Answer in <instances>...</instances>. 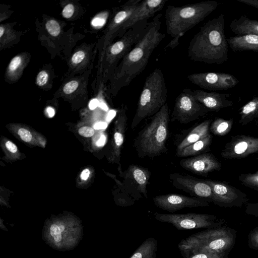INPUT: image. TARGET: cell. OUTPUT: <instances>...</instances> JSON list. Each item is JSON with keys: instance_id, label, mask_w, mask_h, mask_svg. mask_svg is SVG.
Wrapping results in <instances>:
<instances>
[{"instance_id": "cell-1", "label": "cell", "mask_w": 258, "mask_h": 258, "mask_svg": "<svg viewBox=\"0 0 258 258\" xmlns=\"http://www.w3.org/2000/svg\"><path fill=\"white\" fill-rule=\"evenodd\" d=\"M161 16L159 13L154 17L144 36L122 59L113 78L115 93L128 86L145 70L153 52L165 37L160 31Z\"/></svg>"}, {"instance_id": "cell-2", "label": "cell", "mask_w": 258, "mask_h": 258, "mask_svg": "<svg viewBox=\"0 0 258 258\" xmlns=\"http://www.w3.org/2000/svg\"><path fill=\"white\" fill-rule=\"evenodd\" d=\"M223 14L209 20L190 40L187 55L194 61L221 64L228 59V44L224 33Z\"/></svg>"}, {"instance_id": "cell-3", "label": "cell", "mask_w": 258, "mask_h": 258, "mask_svg": "<svg viewBox=\"0 0 258 258\" xmlns=\"http://www.w3.org/2000/svg\"><path fill=\"white\" fill-rule=\"evenodd\" d=\"M219 3L215 1H203L177 7L168 5L165 12L167 33L172 37L165 49H173L179 39L215 10Z\"/></svg>"}, {"instance_id": "cell-4", "label": "cell", "mask_w": 258, "mask_h": 258, "mask_svg": "<svg viewBox=\"0 0 258 258\" xmlns=\"http://www.w3.org/2000/svg\"><path fill=\"white\" fill-rule=\"evenodd\" d=\"M169 120V107L166 103L135 139L134 146L140 158H154L167 152Z\"/></svg>"}, {"instance_id": "cell-5", "label": "cell", "mask_w": 258, "mask_h": 258, "mask_svg": "<svg viewBox=\"0 0 258 258\" xmlns=\"http://www.w3.org/2000/svg\"><path fill=\"white\" fill-rule=\"evenodd\" d=\"M236 235L232 228H208L182 239L178 247L179 251L228 254L234 246Z\"/></svg>"}, {"instance_id": "cell-6", "label": "cell", "mask_w": 258, "mask_h": 258, "mask_svg": "<svg viewBox=\"0 0 258 258\" xmlns=\"http://www.w3.org/2000/svg\"><path fill=\"white\" fill-rule=\"evenodd\" d=\"M167 89L163 73L155 69L146 78L131 123L135 129L145 118L157 113L166 103Z\"/></svg>"}, {"instance_id": "cell-7", "label": "cell", "mask_w": 258, "mask_h": 258, "mask_svg": "<svg viewBox=\"0 0 258 258\" xmlns=\"http://www.w3.org/2000/svg\"><path fill=\"white\" fill-rule=\"evenodd\" d=\"M81 224L74 221L55 220L45 224L43 233L45 240L59 250L74 248L81 239Z\"/></svg>"}, {"instance_id": "cell-8", "label": "cell", "mask_w": 258, "mask_h": 258, "mask_svg": "<svg viewBox=\"0 0 258 258\" xmlns=\"http://www.w3.org/2000/svg\"><path fill=\"white\" fill-rule=\"evenodd\" d=\"M123 192L122 206H130L143 197L148 199L147 185L151 173L147 168L130 164L122 173Z\"/></svg>"}, {"instance_id": "cell-9", "label": "cell", "mask_w": 258, "mask_h": 258, "mask_svg": "<svg viewBox=\"0 0 258 258\" xmlns=\"http://www.w3.org/2000/svg\"><path fill=\"white\" fill-rule=\"evenodd\" d=\"M156 220L172 224L179 230L213 228L221 227L226 221L210 214L200 213L154 214Z\"/></svg>"}, {"instance_id": "cell-10", "label": "cell", "mask_w": 258, "mask_h": 258, "mask_svg": "<svg viewBox=\"0 0 258 258\" xmlns=\"http://www.w3.org/2000/svg\"><path fill=\"white\" fill-rule=\"evenodd\" d=\"M188 88L183 89L175 99L172 121L187 124L205 115L209 110L198 102Z\"/></svg>"}, {"instance_id": "cell-11", "label": "cell", "mask_w": 258, "mask_h": 258, "mask_svg": "<svg viewBox=\"0 0 258 258\" xmlns=\"http://www.w3.org/2000/svg\"><path fill=\"white\" fill-rule=\"evenodd\" d=\"M187 78L202 89L222 91L235 87L238 80L231 74L225 73L204 72L188 75Z\"/></svg>"}, {"instance_id": "cell-12", "label": "cell", "mask_w": 258, "mask_h": 258, "mask_svg": "<svg viewBox=\"0 0 258 258\" xmlns=\"http://www.w3.org/2000/svg\"><path fill=\"white\" fill-rule=\"evenodd\" d=\"M172 185L194 197H197L214 203L215 197L211 186L204 179L189 175L174 173L169 175Z\"/></svg>"}, {"instance_id": "cell-13", "label": "cell", "mask_w": 258, "mask_h": 258, "mask_svg": "<svg viewBox=\"0 0 258 258\" xmlns=\"http://www.w3.org/2000/svg\"><path fill=\"white\" fill-rule=\"evenodd\" d=\"M154 205L158 208L174 212L185 208H196L209 206V202L197 197L170 194L157 196L153 198Z\"/></svg>"}, {"instance_id": "cell-14", "label": "cell", "mask_w": 258, "mask_h": 258, "mask_svg": "<svg viewBox=\"0 0 258 258\" xmlns=\"http://www.w3.org/2000/svg\"><path fill=\"white\" fill-rule=\"evenodd\" d=\"M204 180L212 189L215 205L220 207H238L246 201V195L227 183L211 179Z\"/></svg>"}, {"instance_id": "cell-15", "label": "cell", "mask_w": 258, "mask_h": 258, "mask_svg": "<svg viewBox=\"0 0 258 258\" xmlns=\"http://www.w3.org/2000/svg\"><path fill=\"white\" fill-rule=\"evenodd\" d=\"M168 0L142 1L136 9L123 24L119 31L121 37L126 32L137 23L148 20L162 10Z\"/></svg>"}, {"instance_id": "cell-16", "label": "cell", "mask_w": 258, "mask_h": 258, "mask_svg": "<svg viewBox=\"0 0 258 258\" xmlns=\"http://www.w3.org/2000/svg\"><path fill=\"white\" fill-rule=\"evenodd\" d=\"M258 152V138L240 135L234 137L227 143L221 156L226 159L245 157Z\"/></svg>"}, {"instance_id": "cell-17", "label": "cell", "mask_w": 258, "mask_h": 258, "mask_svg": "<svg viewBox=\"0 0 258 258\" xmlns=\"http://www.w3.org/2000/svg\"><path fill=\"white\" fill-rule=\"evenodd\" d=\"M179 165L194 174L205 176L215 170H220L222 165L211 153H203L181 160Z\"/></svg>"}, {"instance_id": "cell-18", "label": "cell", "mask_w": 258, "mask_h": 258, "mask_svg": "<svg viewBox=\"0 0 258 258\" xmlns=\"http://www.w3.org/2000/svg\"><path fill=\"white\" fill-rule=\"evenodd\" d=\"M191 93L195 99L209 111H218L233 104L228 99L231 96L229 93L208 92L201 90H194Z\"/></svg>"}, {"instance_id": "cell-19", "label": "cell", "mask_w": 258, "mask_h": 258, "mask_svg": "<svg viewBox=\"0 0 258 258\" xmlns=\"http://www.w3.org/2000/svg\"><path fill=\"white\" fill-rule=\"evenodd\" d=\"M126 110V105L122 104L116 121L115 130L113 134L114 154L115 158L118 161L120 159L121 149L123 145L127 127Z\"/></svg>"}, {"instance_id": "cell-20", "label": "cell", "mask_w": 258, "mask_h": 258, "mask_svg": "<svg viewBox=\"0 0 258 258\" xmlns=\"http://www.w3.org/2000/svg\"><path fill=\"white\" fill-rule=\"evenodd\" d=\"M232 51H253L258 52V35L246 34L231 36L227 38Z\"/></svg>"}, {"instance_id": "cell-21", "label": "cell", "mask_w": 258, "mask_h": 258, "mask_svg": "<svg viewBox=\"0 0 258 258\" xmlns=\"http://www.w3.org/2000/svg\"><path fill=\"white\" fill-rule=\"evenodd\" d=\"M229 26L230 30L237 35H258V20L250 19L244 15L238 19H234Z\"/></svg>"}, {"instance_id": "cell-22", "label": "cell", "mask_w": 258, "mask_h": 258, "mask_svg": "<svg viewBox=\"0 0 258 258\" xmlns=\"http://www.w3.org/2000/svg\"><path fill=\"white\" fill-rule=\"evenodd\" d=\"M212 121L207 119L194 127L177 146L176 152L208 136Z\"/></svg>"}, {"instance_id": "cell-23", "label": "cell", "mask_w": 258, "mask_h": 258, "mask_svg": "<svg viewBox=\"0 0 258 258\" xmlns=\"http://www.w3.org/2000/svg\"><path fill=\"white\" fill-rule=\"evenodd\" d=\"M212 138V136L209 134L206 137L185 147L180 152H176L175 155L178 157H185L200 155L209 148L211 143Z\"/></svg>"}, {"instance_id": "cell-24", "label": "cell", "mask_w": 258, "mask_h": 258, "mask_svg": "<svg viewBox=\"0 0 258 258\" xmlns=\"http://www.w3.org/2000/svg\"><path fill=\"white\" fill-rule=\"evenodd\" d=\"M157 241L153 237L147 238L130 258H156Z\"/></svg>"}, {"instance_id": "cell-25", "label": "cell", "mask_w": 258, "mask_h": 258, "mask_svg": "<svg viewBox=\"0 0 258 258\" xmlns=\"http://www.w3.org/2000/svg\"><path fill=\"white\" fill-rule=\"evenodd\" d=\"M240 120L242 124H247L255 119H258V96L253 98L244 104L239 112Z\"/></svg>"}, {"instance_id": "cell-26", "label": "cell", "mask_w": 258, "mask_h": 258, "mask_svg": "<svg viewBox=\"0 0 258 258\" xmlns=\"http://www.w3.org/2000/svg\"><path fill=\"white\" fill-rule=\"evenodd\" d=\"M232 125L231 120H225L218 118L215 119L210 126V130L217 136H224L231 130Z\"/></svg>"}, {"instance_id": "cell-27", "label": "cell", "mask_w": 258, "mask_h": 258, "mask_svg": "<svg viewBox=\"0 0 258 258\" xmlns=\"http://www.w3.org/2000/svg\"><path fill=\"white\" fill-rule=\"evenodd\" d=\"M183 258H228V254L180 251Z\"/></svg>"}, {"instance_id": "cell-28", "label": "cell", "mask_w": 258, "mask_h": 258, "mask_svg": "<svg viewBox=\"0 0 258 258\" xmlns=\"http://www.w3.org/2000/svg\"><path fill=\"white\" fill-rule=\"evenodd\" d=\"M239 179L245 186L258 189V171L254 173L241 174Z\"/></svg>"}, {"instance_id": "cell-29", "label": "cell", "mask_w": 258, "mask_h": 258, "mask_svg": "<svg viewBox=\"0 0 258 258\" xmlns=\"http://www.w3.org/2000/svg\"><path fill=\"white\" fill-rule=\"evenodd\" d=\"M248 245L252 249L258 250V227L253 229L248 234Z\"/></svg>"}, {"instance_id": "cell-30", "label": "cell", "mask_w": 258, "mask_h": 258, "mask_svg": "<svg viewBox=\"0 0 258 258\" xmlns=\"http://www.w3.org/2000/svg\"><path fill=\"white\" fill-rule=\"evenodd\" d=\"M48 33L53 36H57L60 32V27L58 22L54 20H50L45 25Z\"/></svg>"}, {"instance_id": "cell-31", "label": "cell", "mask_w": 258, "mask_h": 258, "mask_svg": "<svg viewBox=\"0 0 258 258\" xmlns=\"http://www.w3.org/2000/svg\"><path fill=\"white\" fill-rule=\"evenodd\" d=\"M78 87V83L76 81H72L67 83L63 88V91L66 94H69L74 92Z\"/></svg>"}, {"instance_id": "cell-32", "label": "cell", "mask_w": 258, "mask_h": 258, "mask_svg": "<svg viewBox=\"0 0 258 258\" xmlns=\"http://www.w3.org/2000/svg\"><path fill=\"white\" fill-rule=\"evenodd\" d=\"M48 75L44 71H42L39 73L36 78V83L39 86L45 85L48 80Z\"/></svg>"}, {"instance_id": "cell-33", "label": "cell", "mask_w": 258, "mask_h": 258, "mask_svg": "<svg viewBox=\"0 0 258 258\" xmlns=\"http://www.w3.org/2000/svg\"><path fill=\"white\" fill-rule=\"evenodd\" d=\"M18 133L21 139L26 142H29L32 139L31 134L26 129L21 128L19 130Z\"/></svg>"}, {"instance_id": "cell-34", "label": "cell", "mask_w": 258, "mask_h": 258, "mask_svg": "<svg viewBox=\"0 0 258 258\" xmlns=\"http://www.w3.org/2000/svg\"><path fill=\"white\" fill-rule=\"evenodd\" d=\"M22 62L21 57L19 56L14 57L11 61L9 69L11 71H15L21 64Z\"/></svg>"}, {"instance_id": "cell-35", "label": "cell", "mask_w": 258, "mask_h": 258, "mask_svg": "<svg viewBox=\"0 0 258 258\" xmlns=\"http://www.w3.org/2000/svg\"><path fill=\"white\" fill-rule=\"evenodd\" d=\"M79 134L84 137H90L94 135V130L89 126H84L80 128L79 131Z\"/></svg>"}, {"instance_id": "cell-36", "label": "cell", "mask_w": 258, "mask_h": 258, "mask_svg": "<svg viewBox=\"0 0 258 258\" xmlns=\"http://www.w3.org/2000/svg\"><path fill=\"white\" fill-rule=\"evenodd\" d=\"M74 12V7L72 4H68L63 8L62 14L64 18H69L72 17Z\"/></svg>"}, {"instance_id": "cell-37", "label": "cell", "mask_w": 258, "mask_h": 258, "mask_svg": "<svg viewBox=\"0 0 258 258\" xmlns=\"http://www.w3.org/2000/svg\"><path fill=\"white\" fill-rule=\"evenodd\" d=\"M85 54L82 51H78L73 55L72 61L75 64L81 62L85 58Z\"/></svg>"}, {"instance_id": "cell-38", "label": "cell", "mask_w": 258, "mask_h": 258, "mask_svg": "<svg viewBox=\"0 0 258 258\" xmlns=\"http://www.w3.org/2000/svg\"><path fill=\"white\" fill-rule=\"evenodd\" d=\"M237 2L258 9V0H236Z\"/></svg>"}, {"instance_id": "cell-39", "label": "cell", "mask_w": 258, "mask_h": 258, "mask_svg": "<svg viewBox=\"0 0 258 258\" xmlns=\"http://www.w3.org/2000/svg\"><path fill=\"white\" fill-rule=\"evenodd\" d=\"M6 146L11 152L16 153L17 151V147L11 141H8L6 143Z\"/></svg>"}, {"instance_id": "cell-40", "label": "cell", "mask_w": 258, "mask_h": 258, "mask_svg": "<svg viewBox=\"0 0 258 258\" xmlns=\"http://www.w3.org/2000/svg\"><path fill=\"white\" fill-rule=\"evenodd\" d=\"M104 20L99 18H95L92 21V25L94 26H100L103 25Z\"/></svg>"}, {"instance_id": "cell-41", "label": "cell", "mask_w": 258, "mask_h": 258, "mask_svg": "<svg viewBox=\"0 0 258 258\" xmlns=\"http://www.w3.org/2000/svg\"><path fill=\"white\" fill-rule=\"evenodd\" d=\"M99 102L97 99H93L91 100L89 104V108L91 110H94L97 106H99Z\"/></svg>"}, {"instance_id": "cell-42", "label": "cell", "mask_w": 258, "mask_h": 258, "mask_svg": "<svg viewBox=\"0 0 258 258\" xmlns=\"http://www.w3.org/2000/svg\"><path fill=\"white\" fill-rule=\"evenodd\" d=\"M107 126V124L105 122H98L94 125L95 130L105 129Z\"/></svg>"}, {"instance_id": "cell-43", "label": "cell", "mask_w": 258, "mask_h": 258, "mask_svg": "<svg viewBox=\"0 0 258 258\" xmlns=\"http://www.w3.org/2000/svg\"><path fill=\"white\" fill-rule=\"evenodd\" d=\"M90 175V171L88 169H84L81 174V178L83 180H86L88 179Z\"/></svg>"}, {"instance_id": "cell-44", "label": "cell", "mask_w": 258, "mask_h": 258, "mask_svg": "<svg viewBox=\"0 0 258 258\" xmlns=\"http://www.w3.org/2000/svg\"><path fill=\"white\" fill-rule=\"evenodd\" d=\"M106 137L104 135H102L96 143L98 146H103L105 142Z\"/></svg>"}, {"instance_id": "cell-45", "label": "cell", "mask_w": 258, "mask_h": 258, "mask_svg": "<svg viewBox=\"0 0 258 258\" xmlns=\"http://www.w3.org/2000/svg\"><path fill=\"white\" fill-rule=\"evenodd\" d=\"M46 112L50 117H52L54 115L55 111L52 107H47L46 108Z\"/></svg>"}, {"instance_id": "cell-46", "label": "cell", "mask_w": 258, "mask_h": 258, "mask_svg": "<svg viewBox=\"0 0 258 258\" xmlns=\"http://www.w3.org/2000/svg\"><path fill=\"white\" fill-rule=\"evenodd\" d=\"M115 114V112L113 110H110L107 114L106 120L108 121H110L114 117Z\"/></svg>"}, {"instance_id": "cell-47", "label": "cell", "mask_w": 258, "mask_h": 258, "mask_svg": "<svg viewBox=\"0 0 258 258\" xmlns=\"http://www.w3.org/2000/svg\"><path fill=\"white\" fill-rule=\"evenodd\" d=\"M99 106L103 110L105 111H107L108 110V107L106 104L104 103L103 101H101L99 102Z\"/></svg>"}, {"instance_id": "cell-48", "label": "cell", "mask_w": 258, "mask_h": 258, "mask_svg": "<svg viewBox=\"0 0 258 258\" xmlns=\"http://www.w3.org/2000/svg\"><path fill=\"white\" fill-rule=\"evenodd\" d=\"M4 28L3 27L1 26L0 27V37H2L4 33Z\"/></svg>"}]
</instances>
